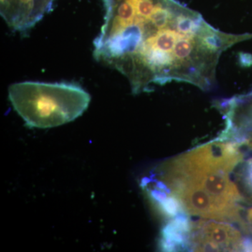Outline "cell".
Instances as JSON below:
<instances>
[{
    "label": "cell",
    "mask_w": 252,
    "mask_h": 252,
    "mask_svg": "<svg viewBox=\"0 0 252 252\" xmlns=\"http://www.w3.org/2000/svg\"><path fill=\"white\" fill-rule=\"evenodd\" d=\"M158 209L160 210L162 215L167 217H175L182 212V209L184 208L182 203L178 198L175 195L169 194L165 200H162L161 203L157 205Z\"/></svg>",
    "instance_id": "obj_6"
},
{
    "label": "cell",
    "mask_w": 252,
    "mask_h": 252,
    "mask_svg": "<svg viewBox=\"0 0 252 252\" xmlns=\"http://www.w3.org/2000/svg\"><path fill=\"white\" fill-rule=\"evenodd\" d=\"M248 220L249 222L252 225V208L249 210L248 212Z\"/></svg>",
    "instance_id": "obj_9"
},
{
    "label": "cell",
    "mask_w": 252,
    "mask_h": 252,
    "mask_svg": "<svg viewBox=\"0 0 252 252\" xmlns=\"http://www.w3.org/2000/svg\"><path fill=\"white\" fill-rule=\"evenodd\" d=\"M176 26L177 31L184 35L193 36L197 31V24L193 20L188 16L180 15L176 19Z\"/></svg>",
    "instance_id": "obj_7"
},
{
    "label": "cell",
    "mask_w": 252,
    "mask_h": 252,
    "mask_svg": "<svg viewBox=\"0 0 252 252\" xmlns=\"http://www.w3.org/2000/svg\"><path fill=\"white\" fill-rule=\"evenodd\" d=\"M191 230L195 251H238L243 249L240 232L228 223L200 221L192 225Z\"/></svg>",
    "instance_id": "obj_3"
},
{
    "label": "cell",
    "mask_w": 252,
    "mask_h": 252,
    "mask_svg": "<svg viewBox=\"0 0 252 252\" xmlns=\"http://www.w3.org/2000/svg\"><path fill=\"white\" fill-rule=\"evenodd\" d=\"M9 98L30 127L50 128L80 117L91 102L90 94L69 83L23 81L9 88Z\"/></svg>",
    "instance_id": "obj_2"
},
{
    "label": "cell",
    "mask_w": 252,
    "mask_h": 252,
    "mask_svg": "<svg viewBox=\"0 0 252 252\" xmlns=\"http://www.w3.org/2000/svg\"><path fill=\"white\" fill-rule=\"evenodd\" d=\"M245 183L250 191L252 192V160L248 162L245 168Z\"/></svg>",
    "instance_id": "obj_8"
},
{
    "label": "cell",
    "mask_w": 252,
    "mask_h": 252,
    "mask_svg": "<svg viewBox=\"0 0 252 252\" xmlns=\"http://www.w3.org/2000/svg\"><path fill=\"white\" fill-rule=\"evenodd\" d=\"M172 14L168 8L165 7L161 2L157 1L153 12L150 16V20L159 30L164 29L171 22Z\"/></svg>",
    "instance_id": "obj_4"
},
{
    "label": "cell",
    "mask_w": 252,
    "mask_h": 252,
    "mask_svg": "<svg viewBox=\"0 0 252 252\" xmlns=\"http://www.w3.org/2000/svg\"><path fill=\"white\" fill-rule=\"evenodd\" d=\"M241 159L227 144H209L166 162L158 170L198 185L238 221L237 203L241 195L228 174Z\"/></svg>",
    "instance_id": "obj_1"
},
{
    "label": "cell",
    "mask_w": 252,
    "mask_h": 252,
    "mask_svg": "<svg viewBox=\"0 0 252 252\" xmlns=\"http://www.w3.org/2000/svg\"><path fill=\"white\" fill-rule=\"evenodd\" d=\"M193 36L181 34L172 51L174 58L178 61L187 59L193 49Z\"/></svg>",
    "instance_id": "obj_5"
}]
</instances>
